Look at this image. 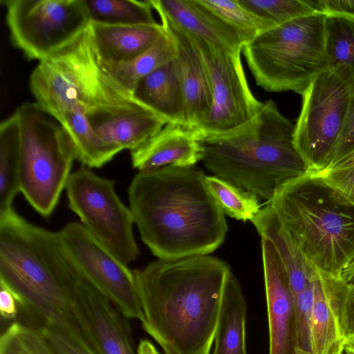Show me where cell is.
Instances as JSON below:
<instances>
[{"mask_svg": "<svg viewBox=\"0 0 354 354\" xmlns=\"http://www.w3.org/2000/svg\"><path fill=\"white\" fill-rule=\"evenodd\" d=\"M88 32L87 28L69 45L39 61L31 73L29 87L35 102L56 120L76 107L85 112L125 93L100 67Z\"/></svg>", "mask_w": 354, "mask_h": 354, "instance_id": "obj_8", "label": "cell"}, {"mask_svg": "<svg viewBox=\"0 0 354 354\" xmlns=\"http://www.w3.org/2000/svg\"><path fill=\"white\" fill-rule=\"evenodd\" d=\"M137 354H161L148 339H141L137 348Z\"/></svg>", "mask_w": 354, "mask_h": 354, "instance_id": "obj_42", "label": "cell"}, {"mask_svg": "<svg viewBox=\"0 0 354 354\" xmlns=\"http://www.w3.org/2000/svg\"><path fill=\"white\" fill-rule=\"evenodd\" d=\"M205 183L217 205L232 218L252 221L262 208L257 196L221 178L206 176Z\"/></svg>", "mask_w": 354, "mask_h": 354, "instance_id": "obj_30", "label": "cell"}, {"mask_svg": "<svg viewBox=\"0 0 354 354\" xmlns=\"http://www.w3.org/2000/svg\"><path fill=\"white\" fill-rule=\"evenodd\" d=\"M91 47L101 67L129 62L149 48L164 32L161 24L118 26L90 22Z\"/></svg>", "mask_w": 354, "mask_h": 354, "instance_id": "obj_20", "label": "cell"}, {"mask_svg": "<svg viewBox=\"0 0 354 354\" xmlns=\"http://www.w3.org/2000/svg\"><path fill=\"white\" fill-rule=\"evenodd\" d=\"M269 329V354H297L292 297L286 272L271 243L261 238Z\"/></svg>", "mask_w": 354, "mask_h": 354, "instance_id": "obj_16", "label": "cell"}, {"mask_svg": "<svg viewBox=\"0 0 354 354\" xmlns=\"http://www.w3.org/2000/svg\"><path fill=\"white\" fill-rule=\"evenodd\" d=\"M352 95L347 84L329 70L316 77L302 93L294 145L308 173L323 171L331 163Z\"/></svg>", "mask_w": 354, "mask_h": 354, "instance_id": "obj_9", "label": "cell"}, {"mask_svg": "<svg viewBox=\"0 0 354 354\" xmlns=\"http://www.w3.org/2000/svg\"><path fill=\"white\" fill-rule=\"evenodd\" d=\"M268 203L317 268L340 276L354 260V207L308 173L283 185Z\"/></svg>", "mask_w": 354, "mask_h": 354, "instance_id": "obj_5", "label": "cell"}, {"mask_svg": "<svg viewBox=\"0 0 354 354\" xmlns=\"http://www.w3.org/2000/svg\"><path fill=\"white\" fill-rule=\"evenodd\" d=\"M90 22L118 26H155L150 0H83Z\"/></svg>", "mask_w": 354, "mask_h": 354, "instance_id": "obj_29", "label": "cell"}, {"mask_svg": "<svg viewBox=\"0 0 354 354\" xmlns=\"http://www.w3.org/2000/svg\"><path fill=\"white\" fill-rule=\"evenodd\" d=\"M191 36L207 71L212 92L209 111L196 129L204 140L244 125L256 115L263 102L254 96L249 87L241 62V52L228 53Z\"/></svg>", "mask_w": 354, "mask_h": 354, "instance_id": "obj_13", "label": "cell"}, {"mask_svg": "<svg viewBox=\"0 0 354 354\" xmlns=\"http://www.w3.org/2000/svg\"><path fill=\"white\" fill-rule=\"evenodd\" d=\"M308 174L354 207V165Z\"/></svg>", "mask_w": 354, "mask_h": 354, "instance_id": "obj_36", "label": "cell"}, {"mask_svg": "<svg viewBox=\"0 0 354 354\" xmlns=\"http://www.w3.org/2000/svg\"><path fill=\"white\" fill-rule=\"evenodd\" d=\"M309 2L316 12L326 15L354 18V0H309Z\"/></svg>", "mask_w": 354, "mask_h": 354, "instance_id": "obj_39", "label": "cell"}, {"mask_svg": "<svg viewBox=\"0 0 354 354\" xmlns=\"http://www.w3.org/2000/svg\"><path fill=\"white\" fill-rule=\"evenodd\" d=\"M21 308L20 304L12 291L0 282V313L3 319L10 322L17 319Z\"/></svg>", "mask_w": 354, "mask_h": 354, "instance_id": "obj_40", "label": "cell"}, {"mask_svg": "<svg viewBox=\"0 0 354 354\" xmlns=\"http://www.w3.org/2000/svg\"><path fill=\"white\" fill-rule=\"evenodd\" d=\"M159 16L174 48L185 102L187 124L196 129L206 118L212 102L207 73L192 37L165 16Z\"/></svg>", "mask_w": 354, "mask_h": 354, "instance_id": "obj_17", "label": "cell"}, {"mask_svg": "<svg viewBox=\"0 0 354 354\" xmlns=\"http://www.w3.org/2000/svg\"><path fill=\"white\" fill-rule=\"evenodd\" d=\"M57 120L71 138L77 160L86 167H101L122 151L118 146L104 141L95 133L82 107L64 112Z\"/></svg>", "mask_w": 354, "mask_h": 354, "instance_id": "obj_25", "label": "cell"}, {"mask_svg": "<svg viewBox=\"0 0 354 354\" xmlns=\"http://www.w3.org/2000/svg\"><path fill=\"white\" fill-rule=\"evenodd\" d=\"M203 138L194 128L168 123L141 146L131 151L132 165L139 171L166 166L192 167L203 158Z\"/></svg>", "mask_w": 354, "mask_h": 354, "instance_id": "obj_18", "label": "cell"}, {"mask_svg": "<svg viewBox=\"0 0 354 354\" xmlns=\"http://www.w3.org/2000/svg\"><path fill=\"white\" fill-rule=\"evenodd\" d=\"M205 176L195 166H166L132 179L128 198L134 223L159 259L207 255L223 243L227 221Z\"/></svg>", "mask_w": 354, "mask_h": 354, "instance_id": "obj_2", "label": "cell"}, {"mask_svg": "<svg viewBox=\"0 0 354 354\" xmlns=\"http://www.w3.org/2000/svg\"><path fill=\"white\" fill-rule=\"evenodd\" d=\"M0 354H57L37 327L15 322L0 337Z\"/></svg>", "mask_w": 354, "mask_h": 354, "instance_id": "obj_32", "label": "cell"}, {"mask_svg": "<svg viewBox=\"0 0 354 354\" xmlns=\"http://www.w3.org/2000/svg\"><path fill=\"white\" fill-rule=\"evenodd\" d=\"M352 151H354V93L352 95L343 131L330 165L339 158Z\"/></svg>", "mask_w": 354, "mask_h": 354, "instance_id": "obj_38", "label": "cell"}, {"mask_svg": "<svg viewBox=\"0 0 354 354\" xmlns=\"http://www.w3.org/2000/svg\"><path fill=\"white\" fill-rule=\"evenodd\" d=\"M343 353L345 354H354V333L344 339Z\"/></svg>", "mask_w": 354, "mask_h": 354, "instance_id": "obj_44", "label": "cell"}, {"mask_svg": "<svg viewBox=\"0 0 354 354\" xmlns=\"http://www.w3.org/2000/svg\"><path fill=\"white\" fill-rule=\"evenodd\" d=\"M340 277L348 286H354V260L343 270Z\"/></svg>", "mask_w": 354, "mask_h": 354, "instance_id": "obj_43", "label": "cell"}, {"mask_svg": "<svg viewBox=\"0 0 354 354\" xmlns=\"http://www.w3.org/2000/svg\"><path fill=\"white\" fill-rule=\"evenodd\" d=\"M353 165H354V151H352L335 160L326 169L346 167Z\"/></svg>", "mask_w": 354, "mask_h": 354, "instance_id": "obj_41", "label": "cell"}, {"mask_svg": "<svg viewBox=\"0 0 354 354\" xmlns=\"http://www.w3.org/2000/svg\"><path fill=\"white\" fill-rule=\"evenodd\" d=\"M343 290L335 308L345 339L354 333V286L346 285Z\"/></svg>", "mask_w": 354, "mask_h": 354, "instance_id": "obj_37", "label": "cell"}, {"mask_svg": "<svg viewBox=\"0 0 354 354\" xmlns=\"http://www.w3.org/2000/svg\"><path fill=\"white\" fill-rule=\"evenodd\" d=\"M57 354H97L84 338L73 317L36 326Z\"/></svg>", "mask_w": 354, "mask_h": 354, "instance_id": "obj_34", "label": "cell"}, {"mask_svg": "<svg viewBox=\"0 0 354 354\" xmlns=\"http://www.w3.org/2000/svg\"><path fill=\"white\" fill-rule=\"evenodd\" d=\"M200 2L234 30L243 46L263 31L259 21L238 0H200Z\"/></svg>", "mask_w": 354, "mask_h": 354, "instance_id": "obj_33", "label": "cell"}, {"mask_svg": "<svg viewBox=\"0 0 354 354\" xmlns=\"http://www.w3.org/2000/svg\"><path fill=\"white\" fill-rule=\"evenodd\" d=\"M114 180L83 165L73 172L66 190L70 209L81 223L116 258L127 265L140 254L129 207L119 198Z\"/></svg>", "mask_w": 354, "mask_h": 354, "instance_id": "obj_11", "label": "cell"}, {"mask_svg": "<svg viewBox=\"0 0 354 354\" xmlns=\"http://www.w3.org/2000/svg\"><path fill=\"white\" fill-rule=\"evenodd\" d=\"M132 96L167 124L187 126L184 94L174 58L144 77Z\"/></svg>", "mask_w": 354, "mask_h": 354, "instance_id": "obj_22", "label": "cell"}, {"mask_svg": "<svg viewBox=\"0 0 354 354\" xmlns=\"http://www.w3.org/2000/svg\"><path fill=\"white\" fill-rule=\"evenodd\" d=\"M95 133L131 151L158 133L167 122L133 97L97 104L84 112Z\"/></svg>", "mask_w": 354, "mask_h": 354, "instance_id": "obj_15", "label": "cell"}, {"mask_svg": "<svg viewBox=\"0 0 354 354\" xmlns=\"http://www.w3.org/2000/svg\"><path fill=\"white\" fill-rule=\"evenodd\" d=\"M242 53L257 85L269 92L301 95L328 70L326 15L316 12L264 30L244 45Z\"/></svg>", "mask_w": 354, "mask_h": 354, "instance_id": "obj_6", "label": "cell"}, {"mask_svg": "<svg viewBox=\"0 0 354 354\" xmlns=\"http://www.w3.org/2000/svg\"><path fill=\"white\" fill-rule=\"evenodd\" d=\"M261 238L272 245L288 278L292 299L317 274V268L305 256L281 223L270 203L252 221Z\"/></svg>", "mask_w": 354, "mask_h": 354, "instance_id": "obj_21", "label": "cell"}, {"mask_svg": "<svg viewBox=\"0 0 354 354\" xmlns=\"http://www.w3.org/2000/svg\"><path fill=\"white\" fill-rule=\"evenodd\" d=\"M20 126L14 112L0 124V215L13 209L20 192Z\"/></svg>", "mask_w": 354, "mask_h": 354, "instance_id": "obj_26", "label": "cell"}, {"mask_svg": "<svg viewBox=\"0 0 354 354\" xmlns=\"http://www.w3.org/2000/svg\"><path fill=\"white\" fill-rule=\"evenodd\" d=\"M328 69L354 93V18L326 15Z\"/></svg>", "mask_w": 354, "mask_h": 354, "instance_id": "obj_27", "label": "cell"}, {"mask_svg": "<svg viewBox=\"0 0 354 354\" xmlns=\"http://www.w3.org/2000/svg\"><path fill=\"white\" fill-rule=\"evenodd\" d=\"M339 275L317 268L310 319L312 354H341L344 338L335 309V290Z\"/></svg>", "mask_w": 354, "mask_h": 354, "instance_id": "obj_23", "label": "cell"}, {"mask_svg": "<svg viewBox=\"0 0 354 354\" xmlns=\"http://www.w3.org/2000/svg\"><path fill=\"white\" fill-rule=\"evenodd\" d=\"M295 124L272 100L248 122L203 141L205 167L269 203L289 181L308 172L294 145Z\"/></svg>", "mask_w": 354, "mask_h": 354, "instance_id": "obj_4", "label": "cell"}, {"mask_svg": "<svg viewBox=\"0 0 354 354\" xmlns=\"http://www.w3.org/2000/svg\"><path fill=\"white\" fill-rule=\"evenodd\" d=\"M247 305L236 278L230 275L224 290L212 354H247Z\"/></svg>", "mask_w": 354, "mask_h": 354, "instance_id": "obj_24", "label": "cell"}, {"mask_svg": "<svg viewBox=\"0 0 354 354\" xmlns=\"http://www.w3.org/2000/svg\"><path fill=\"white\" fill-rule=\"evenodd\" d=\"M15 112L20 126V192L48 217L66 188L76 151L64 127L35 102L24 103Z\"/></svg>", "mask_w": 354, "mask_h": 354, "instance_id": "obj_7", "label": "cell"}, {"mask_svg": "<svg viewBox=\"0 0 354 354\" xmlns=\"http://www.w3.org/2000/svg\"><path fill=\"white\" fill-rule=\"evenodd\" d=\"M174 58L172 43L164 30L149 48L134 59L100 67L118 86L132 95L135 88L144 77Z\"/></svg>", "mask_w": 354, "mask_h": 354, "instance_id": "obj_28", "label": "cell"}, {"mask_svg": "<svg viewBox=\"0 0 354 354\" xmlns=\"http://www.w3.org/2000/svg\"><path fill=\"white\" fill-rule=\"evenodd\" d=\"M59 244L82 279L128 319H142L134 272L110 252L81 223L56 232Z\"/></svg>", "mask_w": 354, "mask_h": 354, "instance_id": "obj_12", "label": "cell"}, {"mask_svg": "<svg viewBox=\"0 0 354 354\" xmlns=\"http://www.w3.org/2000/svg\"><path fill=\"white\" fill-rule=\"evenodd\" d=\"M341 354H345V353H344L342 352Z\"/></svg>", "mask_w": 354, "mask_h": 354, "instance_id": "obj_45", "label": "cell"}, {"mask_svg": "<svg viewBox=\"0 0 354 354\" xmlns=\"http://www.w3.org/2000/svg\"><path fill=\"white\" fill-rule=\"evenodd\" d=\"M261 24L263 30L316 11L309 0H238Z\"/></svg>", "mask_w": 354, "mask_h": 354, "instance_id": "obj_31", "label": "cell"}, {"mask_svg": "<svg viewBox=\"0 0 354 354\" xmlns=\"http://www.w3.org/2000/svg\"><path fill=\"white\" fill-rule=\"evenodd\" d=\"M72 314L97 354H137L128 319L84 280L77 286Z\"/></svg>", "mask_w": 354, "mask_h": 354, "instance_id": "obj_14", "label": "cell"}, {"mask_svg": "<svg viewBox=\"0 0 354 354\" xmlns=\"http://www.w3.org/2000/svg\"><path fill=\"white\" fill-rule=\"evenodd\" d=\"M159 15L191 35L226 52L236 53L243 47L234 30L203 6L200 0H150Z\"/></svg>", "mask_w": 354, "mask_h": 354, "instance_id": "obj_19", "label": "cell"}, {"mask_svg": "<svg viewBox=\"0 0 354 354\" xmlns=\"http://www.w3.org/2000/svg\"><path fill=\"white\" fill-rule=\"evenodd\" d=\"M14 46L41 61L77 39L90 19L83 0H3Z\"/></svg>", "mask_w": 354, "mask_h": 354, "instance_id": "obj_10", "label": "cell"}, {"mask_svg": "<svg viewBox=\"0 0 354 354\" xmlns=\"http://www.w3.org/2000/svg\"><path fill=\"white\" fill-rule=\"evenodd\" d=\"M133 272L142 326L165 354H209L232 274L229 266L198 255L158 259Z\"/></svg>", "mask_w": 354, "mask_h": 354, "instance_id": "obj_1", "label": "cell"}, {"mask_svg": "<svg viewBox=\"0 0 354 354\" xmlns=\"http://www.w3.org/2000/svg\"><path fill=\"white\" fill-rule=\"evenodd\" d=\"M315 279L310 281L304 290L292 299L297 329V354H312L310 319Z\"/></svg>", "mask_w": 354, "mask_h": 354, "instance_id": "obj_35", "label": "cell"}, {"mask_svg": "<svg viewBox=\"0 0 354 354\" xmlns=\"http://www.w3.org/2000/svg\"><path fill=\"white\" fill-rule=\"evenodd\" d=\"M82 280L56 232L29 223L14 209L0 215V282L37 320L34 326L72 318Z\"/></svg>", "mask_w": 354, "mask_h": 354, "instance_id": "obj_3", "label": "cell"}]
</instances>
